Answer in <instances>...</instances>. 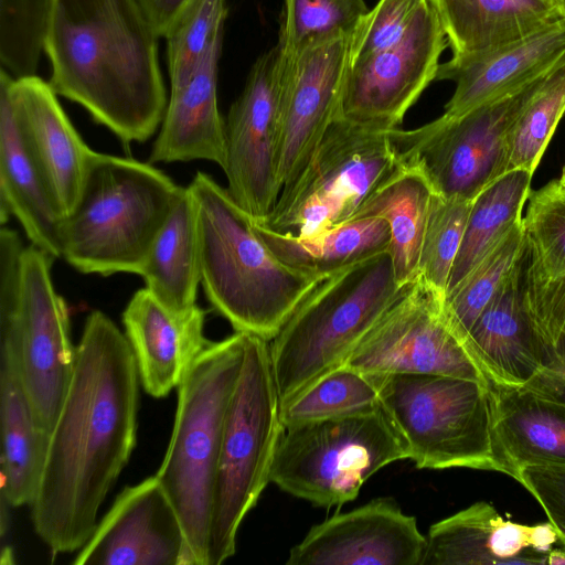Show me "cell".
I'll list each match as a JSON object with an SVG mask.
<instances>
[{
    "label": "cell",
    "instance_id": "cell-1",
    "mask_svg": "<svg viewBox=\"0 0 565 565\" xmlns=\"http://www.w3.org/2000/svg\"><path fill=\"white\" fill-rule=\"evenodd\" d=\"M139 380L126 334L104 312H90L30 504L34 531L54 555L86 544L130 458Z\"/></svg>",
    "mask_w": 565,
    "mask_h": 565
},
{
    "label": "cell",
    "instance_id": "cell-2",
    "mask_svg": "<svg viewBox=\"0 0 565 565\" xmlns=\"http://www.w3.org/2000/svg\"><path fill=\"white\" fill-rule=\"evenodd\" d=\"M159 38L139 0H51L43 38L49 83L121 141L143 142L168 104Z\"/></svg>",
    "mask_w": 565,
    "mask_h": 565
},
{
    "label": "cell",
    "instance_id": "cell-3",
    "mask_svg": "<svg viewBox=\"0 0 565 565\" xmlns=\"http://www.w3.org/2000/svg\"><path fill=\"white\" fill-rule=\"evenodd\" d=\"M196 204L201 285L237 332L270 341L323 276L280 260L227 189L199 171L188 185Z\"/></svg>",
    "mask_w": 565,
    "mask_h": 565
},
{
    "label": "cell",
    "instance_id": "cell-4",
    "mask_svg": "<svg viewBox=\"0 0 565 565\" xmlns=\"http://www.w3.org/2000/svg\"><path fill=\"white\" fill-rule=\"evenodd\" d=\"M405 285L388 250L319 279L269 341L279 404L344 365Z\"/></svg>",
    "mask_w": 565,
    "mask_h": 565
},
{
    "label": "cell",
    "instance_id": "cell-5",
    "mask_svg": "<svg viewBox=\"0 0 565 565\" xmlns=\"http://www.w3.org/2000/svg\"><path fill=\"white\" fill-rule=\"evenodd\" d=\"M180 188L150 162L95 151L62 221L61 258L83 274L140 276Z\"/></svg>",
    "mask_w": 565,
    "mask_h": 565
},
{
    "label": "cell",
    "instance_id": "cell-6",
    "mask_svg": "<svg viewBox=\"0 0 565 565\" xmlns=\"http://www.w3.org/2000/svg\"><path fill=\"white\" fill-rule=\"evenodd\" d=\"M245 335L235 331L209 341L190 364L178 386L172 435L156 475L181 520L190 565H207L215 476Z\"/></svg>",
    "mask_w": 565,
    "mask_h": 565
},
{
    "label": "cell",
    "instance_id": "cell-7",
    "mask_svg": "<svg viewBox=\"0 0 565 565\" xmlns=\"http://www.w3.org/2000/svg\"><path fill=\"white\" fill-rule=\"evenodd\" d=\"M245 334L243 364L226 413L215 476L207 565H220L235 554L237 531L270 482L284 431L269 342Z\"/></svg>",
    "mask_w": 565,
    "mask_h": 565
},
{
    "label": "cell",
    "instance_id": "cell-8",
    "mask_svg": "<svg viewBox=\"0 0 565 565\" xmlns=\"http://www.w3.org/2000/svg\"><path fill=\"white\" fill-rule=\"evenodd\" d=\"M370 376L417 468L507 475L494 444L489 385L429 374Z\"/></svg>",
    "mask_w": 565,
    "mask_h": 565
},
{
    "label": "cell",
    "instance_id": "cell-9",
    "mask_svg": "<svg viewBox=\"0 0 565 565\" xmlns=\"http://www.w3.org/2000/svg\"><path fill=\"white\" fill-rule=\"evenodd\" d=\"M404 459L406 447L381 407L284 428L270 482L316 507H341L374 473Z\"/></svg>",
    "mask_w": 565,
    "mask_h": 565
},
{
    "label": "cell",
    "instance_id": "cell-10",
    "mask_svg": "<svg viewBox=\"0 0 565 565\" xmlns=\"http://www.w3.org/2000/svg\"><path fill=\"white\" fill-rule=\"evenodd\" d=\"M399 160L391 130L338 116L308 166L260 224L308 236L351 221Z\"/></svg>",
    "mask_w": 565,
    "mask_h": 565
},
{
    "label": "cell",
    "instance_id": "cell-11",
    "mask_svg": "<svg viewBox=\"0 0 565 565\" xmlns=\"http://www.w3.org/2000/svg\"><path fill=\"white\" fill-rule=\"evenodd\" d=\"M52 260L29 245L21 282L0 285V345L14 354L38 425L47 434L64 402L76 355L68 309L52 281Z\"/></svg>",
    "mask_w": 565,
    "mask_h": 565
},
{
    "label": "cell",
    "instance_id": "cell-12",
    "mask_svg": "<svg viewBox=\"0 0 565 565\" xmlns=\"http://www.w3.org/2000/svg\"><path fill=\"white\" fill-rule=\"evenodd\" d=\"M545 75L457 118L392 129L399 156L419 164L434 192L475 200L505 173L512 128Z\"/></svg>",
    "mask_w": 565,
    "mask_h": 565
},
{
    "label": "cell",
    "instance_id": "cell-13",
    "mask_svg": "<svg viewBox=\"0 0 565 565\" xmlns=\"http://www.w3.org/2000/svg\"><path fill=\"white\" fill-rule=\"evenodd\" d=\"M444 302L418 273L344 365L367 375L429 374L489 385L450 326Z\"/></svg>",
    "mask_w": 565,
    "mask_h": 565
},
{
    "label": "cell",
    "instance_id": "cell-14",
    "mask_svg": "<svg viewBox=\"0 0 565 565\" xmlns=\"http://www.w3.org/2000/svg\"><path fill=\"white\" fill-rule=\"evenodd\" d=\"M282 86L276 45L256 60L225 121L226 189L256 223L268 218L281 191L277 146Z\"/></svg>",
    "mask_w": 565,
    "mask_h": 565
},
{
    "label": "cell",
    "instance_id": "cell-15",
    "mask_svg": "<svg viewBox=\"0 0 565 565\" xmlns=\"http://www.w3.org/2000/svg\"><path fill=\"white\" fill-rule=\"evenodd\" d=\"M446 34L429 1L395 44L350 63L341 115L380 130L398 128L436 79Z\"/></svg>",
    "mask_w": 565,
    "mask_h": 565
},
{
    "label": "cell",
    "instance_id": "cell-16",
    "mask_svg": "<svg viewBox=\"0 0 565 565\" xmlns=\"http://www.w3.org/2000/svg\"><path fill=\"white\" fill-rule=\"evenodd\" d=\"M352 34L311 45L282 68L277 146L281 191L302 173L329 126L341 115Z\"/></svg>",
    "mask_w": 565,
    "mask_h": 565
},
{
    "label": "cell",
    "instance_id": "cell-17",
    "mask_svg": "<svg viewBox=\"0 0 565 565\" xmlns=\"http://www.w3.org/2000/svg\"><path fill=\"white\" fill-rule=\"evenodd\" d=\"M75 565H190L181 520L156 476L126 487Z\"/></svg>",
    "mask_w": 565,
    "mask_h": 565
},
{
    "label": "cell",
    "instance_id": "cell-18",
    "mask_svg": "<svg viewBox=\"0 0 565 565\" xmlns=\"http://www.w3.org/2000/svg\"><path fill=\"white\" fill-rule=\"evenodd\" d=\"M426 536L393 499L379 498L313 525L287 565H420Z\"/></svg>",
    "mask_w": 565,
    "mask_h": 565
},
{
    "label": "cell",
    "instance_id": "cell-19",
    "mask_svg": "<svg viewBox=\"0 0 565 565\" xmlns=\"http://www.w3.org/2000/svg\"><path fill=\"white\" fill-rule=\"evenodd\" d=\"M7 82L20 134L64 218L79 198L95 151L76 131L49 82L35 74L14 78L9 73Z\"/></svg>",
    "mask_w": 565,
    "mask_h": 565
},
{
    "label": "cell",
    "instance_id": "cell-20",
    "mask_svg": "<svg viewBox=\"0 0 565 565\" xmlns=\"http://www.w3.org/2000/svg\"><path fill=\"white\" fill-rule=\"evenodd\" d=\"M556 542L548 521L513 522L491 503L478 501L429 527L420 565L546 564Z\"/></svg>",
    "mask_w": 565,
    "mask_h": 565
},
{
    "label": "cell",
    "instance_id": "cell-21",
    "mask_svg": "<svg viewBox=\"0 0 565 565\" xmlns=\"http://www.w3.org/2000/svg\"><path fill=\"white\" fill-rule=\"evenodd\" d=\"M565 60V17L527 36L493 51L440 64L436 79L451 81L455 92L444 119L508 95L547 74Z\"/></svg>",
    "mask_w": 565,
    "mask_h": 565
},
{
    "label": "cell",
    "instance_id": "cell-22",
    "mask_svg": "<svg viewBox=\"0 0 565 565\" xmlns=\"http://www.w3.org/2000/svg\"><path fill=\"white\" fill-rule=\"evenodd\" d=\"M204 320L205 311L199 306L175 312L147 288L131 297L122 323L146 393L160 398L180 385L190 364L209 342Z\"/></svg>",
    "mask_w": 565,
    "mask_h": 565
},
{
    "label": "cell",
    "instance_id": "cell-23",
    "mask_svg": "<svg viewBox=\"0 0 565 565\" xmlns=\"http://www.w3.org/2000/svg\"><path fill=\"white\" fill-rule=\"evenodd\" d=\"M527 252L469 330L465 345L490 383L522 386L541 370V345L523 300Z\"/></svg>",
    "mask_w": 565,
    "mask_h": 565
},
{
    "label": "cell",
    "instance_id": "cell-24",
    "mask_svg": "<svg viewBox=\"0 0 565 565\" xmlns=\"http://www.w3.org/2000/svg\"><path fill=\"white\" fill-rule=\"evenodd\" d=\"M222 39L223 33L214 39L183 86L170 89L150 163L207 160L223 168L225 121L217 106Z\"/></svg>",
    "mask_w": 565,
    "mask_h": 565
},
{
    "label": "cell",
    "instance_id": "cell-25",
    "mask_svg": "<svg viewBox=\"0 0 565 565\" xmlns=\"http://www.w3.org/2000/svg\"><path fill=\"white\" fill-rule=\"evenodd\" d=\"M497 454L507 476L521 468L565 465V401L529 385L489 382Z\"/></svg>",
    "mask_w": 565,
    "mask_h": 565
},
{
    "label": "cell",
    "instance_id": "cell-26",
    "mask_svg": "<svg viewBox=\"0 0 565 565\" xmlns=\"http://www.w3.org/2000/svg\"><path fill=\"white\" fill-rule=\"evenodd\" d=\"M8 73L0 72V221L21 224L31 245L61 258V215L45 180L18 128L8 92Z\"/></svg>",
    "mask_w": 565,
    "mask_h": 565
},
{
    "label": "cell",
    "instance_id": "cell-27",
    "mask_svg": "<svg viewBox=\"0 0 565 565\" xmlns=\"http://www.w3.org/2000/svg\"><path fill=\"white\" fill-rule=\"evenodd\" d=\"M454 58L477 56L564 18L552 0H428Z\"/></svg>",
    "mask_w": 565,
    "mask_h": 565
},
{
    "label": "cell",
    "instance_id": "cell-28",
    "mask_svg": "<svg viewBox=\"0 0 565 565\" xmlns=\"http://www.w3.org/2000/svg\"><path fill=\"white\" fill-rule=\"evenodd\" d=\"M1 498L9 507L31 504L50 434L38 425L12 351L0 345Z\"/></svg>",
    "mask_w": 565,
    "mask_h": 565
},
{
    "label": "cell",
    "instance_id": "cell-29",
    "mask_svg": "<svg viewBox=\"0 0 565 565\" xmlns=\"http://www.w3.org/2000/svg\"><path fill=\"white\" fill-rule=\"evenodd\" d=\"M399 154V153H398ZM434 190L415 161L403 158L364 201L352 220L384 218L390 227L388 252L397 282L418 275V264Z\"/></svg>",
    "mask_w": 565,
    "mask_h": 565
},
{
    "label": "cell",
    "instance_id": "cell-30",
    "mask_svg": "<svg viewBox=\"0 0 565 565\" xmlns=\"http://www.w3.org/2000/svg\"><path fill=\"white\" fill-rule=\"evenodd\" d=\"M166 307L185 312L196 306L201 284L198 210L189 186H181L140 275Z\"/></svg>",
    "mask_w": 565,
    "mask_h": 565
},
{
    "label": "cell",
    "instance_id": "cell-31",
    "mask_svg": "<svg viewBox=\"0 0 565 565\" xmlns=\"http://www.w3.org/2000/svg\"><path fill=\"white\" fill-rule=\"evenodd\" d=\"M274 254L289 266L315 275L329 273L388 250L391 234L381 217H360L320 233L298 236L253 221Z\"/></svg>",
    "mask_w": 565,
    "mask_h": 565
},
{
    "label": "cell",
    "instance_id": "cell-32",
    "mask_svg": "<svg viewBox=\"0 0 565 565\" xmlns=\"http://www.w3.org/2000/svg\"><path fill=\"white\" fill-rule=\"evenodd\" d=\"M532 175V172L522 169L509 171L475 198L451 268L447 292L522 220V209L531 192Z\"/></svg>",
    "mask_w": 565,
    "mask_h": 565
},
{
    "label": "cell",
    "instance_id": "cell-33",
    "mask_svg": "<svg viewBox=\"0 0 565 565\" xmlns=\"http://www.w3.org/2000/svg\"><path fill=\"white\" fill-rule=\"evenodd\" d=\"M381 408L379 392L367 374L342 365L279 405L284 428L342 418Z\"/></svg>",
    "mask_w": 565,
    "mask_h": 565
},
{
    "label": "cell",
    "instance_id": "cell-34",
    "mask_svg": "<svg viewBox=\"0 0 565 565\" xmlns=\"http://www.w3.org/2000/svg\"><path fill=\"white\" fill-rule=\"evenodd\" d=\"M525 248L521 220L447 292L445 313L463 343L472 324L520 262Z\"/></svg>",
    "mask_w": 565,
    "mask_h": 565
},
{
    "label": "cell",
    "instance_id": "cell-35",
    "mask_svg": "<svg viewBox=\"0 0 565 565\" xmlns=\"http://www.w3.org/2000/svg\"><path fill=\"white\" fill-rule=\"evenodd\" d=\"M367 12L364 0H284L277 43L282 67L311 45L352 34Z\"/></svg>",
    "mask_w": 565,
    "mask_h": 565
},
{
    "label": "cell",
    "instance_id": "cell-36",
    "mask_svg": "<svg viewBox=\"0 0 565 565\" xmlns=\"http://www.w3.org/2000/svg\"><path fill=\"white\" fill-rule=\"evenodd\" d=\"M565 115V60L552 68L514 124L504 172H534Z\"/></svg>",
    "mask_w": 565,
    "mask_h": 565
},
{
    "label": "cell",
    "instance_id": "cell-37",
    "mask_svg": "<svg viewBox=\"0 0 565 565\" xmlns=\"http://www.w3.org/2000/svg\"><path fill=\"white\" fill-rule=\"evenodd\" d=\"M522 227L529 267L539 276L565 274V167L561 174L531 191Z\"/></svg>",
    "mask_w": 565,
    "mask_h": 565
},
{
    "label": "cell",
    "instance_id": "cell-38",
    "mask_svg": "<svg viewBox=\"0 0 565 565\" xmlns=\"http://www.w3.org/2000/svg\"><path fill=\"white\" fill-rule=\"evenodd\" d=\"M225 0H190L163 36L170 89L183 86L193 75L214 39L223 33Z\"/></svg>",
    "mask_w": 565,
    "mask_h": 565
},
{
    "label": "cell",
    "instance_id": "cell-39",
    "mask_svg": "<svg viewBox=\"0 0 565 565\" xmlns=\"http://www.w3.org/2000/svg\"><path fill=\"white\" fill-rule=\"evenodd\" d=\"M473 200L433 193L418 273L444 298Z\"/></svg>",
    "mask_w": 565,
    "mask_h": 565
},
{
    "label": "cell",
    "instance_id": "cell-40",
    "mask_svg": "<svg viewBox=\"0 0 565 565\" xmlns=\"http://www.w3.org/2000/svg\"><path fill=\"white\" fill-rule=\"evenodd\" d=\"M51 0H0L1 68L18 78L35 74Z\"/></svg>",
    "mask_w": 565,
    "mask_h": 565
},
{
    "label": "cell",
    "instance_id": "cell-41",
    "mask_svg": "<svg viewBox=\"0 0 565 565\" xmlns=\"http://www.w3.org/2000/svg\"><path fill=\"white\" fill-rule=\"evenodd\" d=\"M523 300L541 349L565 348V274L541 277L529 267L526 256Z\"/></svg>",
    "mask_w": 565,
    "mask_h": 565
},
{
    "label": "cell",
    "instance_id": "cell-42",
    "mask_svg": "<svg viewBox=\"0 0 565 565\" xmlns=\"http://www.w3.org/2000/svg\"><path fill=\"white\" fill-rule=\"evenodd\" d=\"M428 0H379L352 34L351 61L397 43Z\"/></svg>",
    "mask_w": 565,
    "mask_h": 565
},
{
    "label": "cell",
    "instance_id": "cell-43",
    "mask_svg": "<svg viewBox=\"0 0 565 565\" xmlns=\"http://www.w3.org/2000/svg\"><path fill=\"white\" fill-rule=\"evenodd\" d=\"M516 481L541 505L565 546V465L525 466L519 470Z\"/></svg>",
    "mask_w": 565,
    "mask_h": 565
},
{
    "label": "cell",
    "instance_id": "cell-44",
    "mask_svg": "<svg viewBox=\"0 0 565 565\" xmlns=\"http://www.w3.org/2000/svg\"><path fill=\"white\" fill-rule=\"evenodd\" d=\"M543 365L525 385L565 401V348L542 349Z\"/></svg>",
    "mask_w": 565,
    "mask_h": 565
},
{
    "label": "cell",
    "instance_id": "cell-45",
    "mask_svg": "<svg viewBox=\"0 0 565 565\" xmlns=\"http://www.w3.org/2000/svg\"><path fill=\"white\" fill-rule=\"evenodd\" d=\"M159 36H164L171 24L190 0H139Z\"/></svg>",
    "mask_w": 565,
    "mask_h": 565
},
{
    "label": "cell",
    "instance_id": "cell-46",
    "mask_svg": "<svg viewBox=\"0 0 565 565\" xmlns=\"http://www.w3.org/2000/svg\"><path fill=\"white\" fill-rule=\"evenodd\" d=\"M546 564L548 565H565V551L551 550L546 556Z\"/></svg>",
    "mask_w": 565,
    "mask_h": 565
},
{
    "label": "cell",
    "instance_id": "cell-47",
    "mask_svg": "<svg viewBox=\"0 0 565 565\" xmlns=\"http://www.w3.org/2000/svg\"><path fill=\"white\" fill-rule=\"evenodd\" d=\"M561 9H562L563 14L565 15V0H563Z\"/></svg>",
    "mask_w": 565,
    "mask_h": 565
},
{
    "label": "cell",
    "instance_id": "cell-48",
    "mask_svg": "<svg viewBox=\"0 0 565 565\" xmlns=\"http://www.w3.org/2000/svg\"><path fill=\"white\" fill-rule=\"evenodd\" d=\"M553 1H554V2L559 7V9H561V6H562L563 0H553ZM561 10H562V9H561Z\"/></svg>",
    "mask_w": 565,
    "mask_h": 565
},
{
    "label": "cell",
    "instance_id": "cell-49",
    "mask_svg": "<svg viewBox=\"0 0 565 565\" xmlns=\"http://www.w3.org/2000/svg\"><path fill=\"white\" fill-rule=\"evenodd\" d=\"M553 1V0H552ZM554 2V1H553Z\"/></svg>",
    "mask_w": 565,
    "mask_h": 565
},
{
    "label": "cell",
    "instance_id": "cell-50",
    "mask_svg": "<svg viewBox=\"0 0 565 565\" xmlns=\"http://www.w3.org/2000/svg\"><path fill=\"white\" fill-rule=\"evenodd\" d=\"M565 116V115H564Z\"/></svg>",
    "mask_w": 565,
    "mask_h": 565
}]
</instances>
